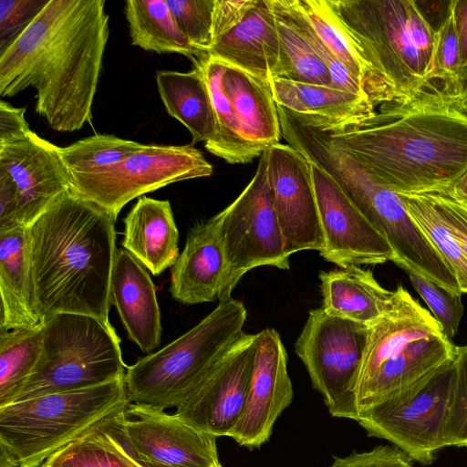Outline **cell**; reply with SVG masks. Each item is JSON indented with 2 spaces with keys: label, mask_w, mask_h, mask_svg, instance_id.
Wrapping results in <instances>:
<instances>
[{
  "label": "cell",
  "mask_w": 467,
  "mask_h": 467,
  "mask_svg": "<svg viewBox=\"0 0 467 467\" xmlns=\"http://www.w3.org/2000/svg\"><path fill=\"white\" fill-rule=\"evenodd\" d=\"M104 0H48L26 30L0 53V95L36 92V112L57 131L92 119L109 38Z\"/></svg>",
  "instance_id": "6da1fadb"
},
{
  "label": "cell",
  "mask_w": 467,
  "mask_h": 467,
  "mask_svg": "<svg viewBox=\"0 0 467 467\" xmlns=\"http://www.w3.org/2000/svg\"><path fill=\"white\" fill-rule=\"evenodd\" d=\"M334 135L397 193L447 192L467 172V114L434 83L371 115L325 119Z\"/></svg>",
  "instance_id": "7a4b0ae2"
},
{
  "label": "cell",
  "mask_w": 467,
  "mask_h": 467,
  "mask_svg": "<svg viewBox=\"0 0 467 467\" xmlns=\"http://www.w3.org/2000/svg\"><path fill=\"white\" fill-rule=\"evenodd\" d=\"M115 222L104 209L69 190L27 227L43 319L72 313L112 327L109 315L117 254Z\"/></svg>",
  "instance_id": "3957f363"
},
{
  "label": "cell",
  "mask_w": 467,
  "mask_h": 467,
  "mask_svg": "<svg viewBox=\"0 0 467 467\" xmlns=\"http://www.w3.org/2000/svg\"><path fill=\"white\" fill-rule=\"evenodd\" d=\"M455 356L456 347L432 315L398 285L391 307L368 327L355 387L335 417L355 420Z\"/></svg>",
  "instance_id": "277c9868"
},
{
  "label": "cell",
  "mask_w": 467,
  "mask_h": 467,
  "mask_svg": "<svg viewBox=\"0 0 467 467\" xmlns=\"http://www.w3.org/2000/svg\"><path fill=\"white\" fill-rule=\"evenodd\" d=\"M328 1L368 55L376 107L409 99L435 83L436 30L416 1Z\"/></svg>",
  "instance_id": "5b68a950"
},
{
  "label": "cell",
  "mask_w": 467,
  "mask_h": 467,
  "mask_svg": "<svg viewBox=\"0 0 467 467\" xmlns=\"http://www.w3.org/2000/svg\"><path fill=\"white\" fill-rule=\"evenodd\" d=\"M129 402L122 378L0 407V450L16 467H40L55 452L124 410Z\"/></svg>",
  "instance_id": "8992f818"
},
{
  "label": "cell",
  "mask_w": 467,
  "mask_h": 467,
  "mask_svg": "<svg viewBox=\"0 0 467 467\" xmlns=\"http://www.w3.org/2000/svg\"><path fill=\"white\" fill-rule=\"evenodd\" d=\"M195 327L160 350L127 367L130 402L177 408L201 379L245 336L244 305L224 296Z\"/></svg>",
  "instance_id": "52a82bcc"
},
{
  "label": "cell",
  "mask_w": 467,
  "mask_h": 467,
  "mask_svg": "<svg viewBox=\"0 0 467 467\" xmlns=\"http://www.w3.org/2000/svg\"><path fill=\"white\" fill-rule=\"evenodd\" d=\"M125 368L112 327L90 316L55 314L43 319L39 358L13 402L105 384L124 378Z\"/></svg>",
  "instance_id": "ba28073f"
},
{
  "label": "cell",
  "mask_w": 467,
  "mask_h": 467,
  "mask_svg": "<svg viewBox=\"0 0 467 467\" xmlns=\"http://www.w3.org/2000/svg\"><path fill=\"white\" fill-rule=\"evenodd\" d=\"M196 62L216 120L215 137L204 144L208 151L228 163L243 164L280 143V119L269 83L209 56Z\"/></svg>",
  "instance_id": "9c48e42d"
},
{
  "label": "cell",
  "mask_w": 467,
  "mask_h": 467,
  "mask_svg": "<svg viewBox=\"0 0 467 467\" xmlns=\"http://www.w3.org/2000/svg\"><path fill=\"white\" fill-rule=\"evenodd\" d=\"M455 358L355 420L368 436L387 440L410 460L427 465L446 445V426L455 381Z\"/></svg>",
  "instance_id": "30bf717a"
},
{
  "label": "cell",
  "mask_w": 467,
  "mask_h": 467,
  "mask_svg": "<svg viewBox=\"0 0 467 467\" xmlns=\"http://www.w3.org/2000/svg\"><path fill=\"white\" fill-rule=\"evenodd\" d=\"M267 151L259 158L247 186L215 216L225 255L223 295L229 296L241 278L259 266L290 268L289 255L274 208L268 183Z\"/></svg>",
  "instance_id": "8fae6325"
},
{
  "label": "cell",
  "mask_w": 467,
  "mask_h": 467,
  "mask_svg": "<svg viewBox=\"0 0 467 467\" xmlns=\"http://www.w3.org/2000/svg\"><path fill=\"white\" fill-rule=\"evenodd\" d=\"M213 166L192 145L149 144L122 161L70 175V191L94 202L116 221L131 200L173 182L209 177Z\"/></svg>",
  "instance_id": "7c38bea8"
},
{
  "label": "cell",
  "mask_w": 467,
  "mask_h": 467,
  "mask_svg": "<svg viewBox=\"0 0 467 467\" xmlns=\"http://www.w3.org/2000/svg\"><path fill=\"white\" fill-rule=\"evenodd\" d=\"M368 326L327 312L310 310L295 343L312 385L332 417L346 404L362 364Z\"/></svg>",
  "instance_id": "4fadbf2b"
},
{
  "label": "cell",
  "mask_w": 467,
  "mask_h": 467,
  "mask_svg": "<svg viewBox=\"0 0 467 467\" xmlns=\"http://www.w3.org/2000/svg\"><path fill=\"white\" fill-rule=\"evenodd\" d=\"M255 348L256 334H245L201 379L174 415L216 438L229 437L246 403Z\"/></svg>",
  "instance_id": "5bb4252c"
},
{
  "label": "cell",
  "mask_w": 467,
  "mask_h": 467,
  "mask_svg": "<svg viewBox=\"0 0 467 467\" xmlns=\"http://www.w3.org/2000/svg\"><path fill=\"white\" fill-rule=\"evenodd\" d=\"M310 166L324 238L320 255L340 268L394 262L385 236L334 179L314 162Z\"/></svg>",
  "instance_id": "9a60e30c"
},
{
  "label": "cell",
  "mask_w": 467,
  "mask_h": 467,
  "mask_svg": "<svg viewBox=\"0 0 467 467\" xmlns=\"http://www.w3.org/2000/svg\"><path fill=\"white\" fill-rule=\"evenodd\" d=\"M268 183L287 255L320 252L324 238L309 160L289 144L266 150Z\"/></svg>",
  "instance_id": "2e32d148"
},
{
  "label": "cell",
  "mask_w": 467,
  "mask_h": 467,
  "mask_svg": "<svg viewBox=\"0 0 467 467\" xmlns=\"http://www.w3.org/2000/svg\"><path fill=\"white\" fill-rule=\"evenodd\" d=\"M125 432L140 459L150 467H217L216 437L174 414L129 402L124 410Z\"/></svg>",
  "instance_id": "e0dca14e"
},
{
  "label": "cell",
  "mask_w": 467,
  "mask_h": 467,
  "mask_svg": "<svg viewBox=\"0 0 467 467\" xmlns=\"http://www.w3.org/2000/svg\"><path fill=\"white\" fill-rule=\"evenodd\" d=\"M294 396L287 370V354L279 333H256L254 363L243 414L229 437L250 450L265 443Z\"/></svg>",
  "instance_id": "ac0fdd59"
},
{
  "label": "cell",
  "mask_w": 467,
  "mask_h": 467,
  "mask_svg": "<svg viewBox=\"0 0 467 467\" xmlns=\"http://www.w3.org/2000/svg\"><path fill=\"white\" fill-rule=\"evenodd\" d=\"M0 168L13 179L18 193V222L28 227L70 190V174L59 147L31 131L0 146Z\"/></svg>",
  "instance_id": "d6986e66"
},
{
  "label": "cell",
  "mask_w": 467,
  "mask_h": 467,
  "mask_svg": "<svg viewBox=\"0 0 467 467\" xmlns=\"http://www.w3.org/2000/svg\"><path fill=\"white\" fill-rule=\"evenodd\" d=\"M171 274L170 292L181 304L196 305L221 298L226 264L215 216L189 231Z\"/></svg>",
  "instance_id": "ffe728a7"
},
{
  "label": "cell",
  "mask_w": 467,
  "mask_h": 467,
  "mask_svg": "<svg viewBox=\"0 0 467 467\" xmlns=\"http://www.w3.org/2000/svg\"><path fill=\"white\" fill-rule=\"evenodd\" d=\"M114 305L129 338L143 352L161 344V320L155 285L146 268L125 249H118L110 283Z\"/></svg>",
  "instance_id": "44dd1931"
},
{
  "label": "cell",
  "mask_w": 467,
  "mask_h": 467,
  "mask_svg": "<svg viewBox=\"0 0 467 467\" xmlns=\"http://www.w3.org/2000/svg\"><path fill=\"white\" fill-rule=\"evenodd\" d=\"M207 56L269 84L281 78L279 40L268 0H257L238 26L212 43Z\"/></svg>",
  "instance_id": "7402d4cb"
},
{
  "label": "cell",
  "mask_w": 467,
  "mask_h": 467,
  "mask_svg": "<svg viewBox=\"0 0 467 467\" xmlns=\"http://www.w3.org/2000/svg\"><path fill=\"white\" fill-rule=\"evenodd\" d=\"M0 330L34 328L42 324L26 226L0 231Z\"/></svg>",
  "instance_id": "603a6c76"
},
{
  "label": "cell",
  "mask_w": 467,
  "mask_h": 467,
  "mask_svg": "<svg viewBox=\"0 0 467 467\" xmlns=\"http://www.w3.org/2000/svg\"><path fill=\"white\" fill-rule=\"evenodd\" d=\"M179 232L171 203L146 195L124 219L122 246L153 275L172 267L179 257Z\"/></svg>",
  "instance_id": "cb8c5ba5"
},
{
  "label": "cell",
  "mask_w": 467,
  "mask_h": 467,
  "mask_svg": "<svg viewBox=\"0 0 467 467\" xmlns=\"http://www.w3.org/2000/svg\"><path fill=\"white\" fill-rule=\"evenodd\" d=\"M319 280L323 308L368 327L386 314L394 301L395 291L381 286L370 270L360 266L321 272Z\"/></svg>",
  "instance_id": "d4e9b609"
},
{
  "label": "cell",
  "mask_w": 467,
  "mask_h": 467,
  "mask_svg": "<svg viewBox=\"0 0 467 467\" xmlns=\"http://www.w3.org/2000/svg\"><path fill=\"white\" fill-rule=\"evenodd\" d=\"M280 49L283 78L331 87L329 72L315 42V30L297 0H268Z\"/></svg>",
  "instance_id": "484cf974"
},
{
  "label": "cell",
  "mask_w": 467,
  "mask_h": 467,
  "mask_svg": "<svg viewBox=\"0 0 467 467\" xmlns=\"http://www.w3.org/2000/svg\"><path fill=\"white\" fill-rule=\"evenodd\" d=\"M188 72L156 71V84L167 113L192 134V144L210 142L216 134V120L203 71L198 62Z\"/></svg>",
  "instance_id": "4316f807"
},
{
  "label": "cell",
  "mask_w": 467,
  "mask_h": 467,
  "mask_svg": "<svg viewBox=\"0 0 467 467\" xmlns=\"http://www.w3.org/2000/svg\"><path fill=\"white\" fill-rule=\"evenodd\" d=\"M270 87L277 106L299 115L338 121L369 116L376 110L368 98L330 86L275 78Z\"/></svg>",
  "instance_id": "83f0119b"
},
{
  "label": "cell",
  "mask_w": 467,
  "mask_h": 467,
  "mask_svg": "<svg viewBox=\"0 0 467 467\" xmlns=\"http://www.w3.org/2000/svg\"><path fill=\"white\" fill-rule=\"evenodd\" d=\"M125 16L132 46L159 54H180L192 63L207 56L182 34L166 0H128Z\"/></svg>",
  "instance_id": "f1b7e54d"
},
{
  "label": "cell",
  "mask_w": 467,
  "mask_h": 467,
  "mask_svg": "<svg viewBox=\"0 0 467 467\" xmlns=\"http://www.w3.org/2000/svg\"><path fill=\"white\" fill-rule=\"evenodd\" d=\"M314 30L364 86L376 107V80L370 59L358 39L347 28L328 0H297Z\"/></svg>",
  "instance_id": "f546056e"
},
{
  "label": "cell",
  "mask_w": 467,
  "mask_h": 467,
  "mask_svg": "<svg viewBox=\"0 0 467 467\" xmlns=\"http://www.w3.org/2000/svg\"><path fill=\"white\" fill-rule=\"evenodd\" d=\"M398 194L410 218L453 272L461 293H467V259L443 216L434 193Z\"/></svg>",
  "instance_id": "4dcf8cb0"
},
{
  "label": "cell",
  "mask_w": 467,
  "mask_h": 467,
  "mask_svg": "<svg viewBox=\"0 0 467 467\" xmlns=\"http://www.w3.org/2000/svg\"><path fill=\"white\" fill-rule=\"evenodd\" d=\"M43 322L34 328L0 330V407L14 401L39 358Z\"/></svg>",
  "instance_id": "1f68e13d"
},
{
  "label": "cell",
  "mask_w": 467,
  "mask_h": 467,
  "mask_svg": "<svg viewBox=\"0 0 467 467\" xmlns=\"http://www.w3.org/2000/svg\"><path fill=\"white\" fill-rule=\"evenodd\" d=\"M144 144L114 135L96 134L59 147L69 174L92 172L119 163L140 150Z\"/></svg>",
  "instance_id": "d6a6232c"
},
{
  "label": "cell",
  "mask_w": 467,
  "mask_h": 467,
  "mask_svg": "<svg viewBox=\"0 0 467 467\" xmlns=\"http://www.w3.org/2000/svg\"><path fill=\"white\" fill-rule=\"evenodd\" d=\"M433 81L454 98L462 89L459 48L451 1L447 16L436 29Z\"/></svg>",
  "instance_id": "836d02e7"
},
{
  "label": "cell",
  "mask_w": 467,
  "mask_h": 467,
  "mask_svg": "<svg viewBox=\"0 0 467 467\" xmlns=\"http://www.w3.org/2000/svg\"><path fill=\"white\" fill-rule=\"evenodd\" d=\"M411 285L430 308L443 334L451 340L456 335L463 313L461 296L451 292L428 278L405 271Z\"/></svg>",
  "instance_id": "e575fe53"
},
{
  "label": "cell",
  "mask_w": 467,
  "mask_h": 467,
  "mask_svg": "<svg viewBox=\"0 0 467 467\" xmlns=\"http://www.w3.org/2000/svg\"><path fill=\"white\" fill-rule=\"evenodd\" d=\"M175 23L190 44L207 54L212 39L214 0H166Z\"/></svg>",
  "instance_id": "d590c367"
},
{
  "label": "cell",
  "mask_w": 467,
  "mask_h": 467,
  "mask_svg": "<svg viewBox=\"0 0 467 467\" xmlns=\"http://www.w3.org/2000/svg\"><path fill=\"white\" fill-rule=\"evenodd\" d=\"M455 369L446 426V445L467 447V346L456 347Z\"/></svg>",
  "instance_id": "8d00e7d4"
},
{
  "label": "cell",
  "mask_w": 467,
  "mask_h": 467,
  "mask_svg": "<svg viewBox=\"0 0 467 467\" xmlns=\"http://www.w3.org/2000/svg\"><path fill=\"white\" fill-rule=\"evenodd\" d=\"M45 462L55 467H128L116 454L85 437L68 443Z\"/></svg>",
  "instance_id": "74e56055"
},
{
  "label": "cell",
  "mask_w": 467,
  "mask_h": 467,
  "mask_svg": "<svg viewBox=\"0 0 467 467\" xmlns=\"http://www.w3.org/2000/svg\"><path fill=\"white\" fill-rule=\"evenodd\" d=\"M124 410L102 421L83 437L116 454L128 467H150L138 455L125 432Z\"/></svg>",
  "instance_id": "f35d334b"
},
{
  "label": "cell",
  "mask_w": 467,
  "mask_h": 467,
  "mask_svg": "<svg viewBox=\"0 0 467 467\" xmlns=\"http://www.w3.org/2000/svg\"><path fill=\"white\" fill-rule=\"evenodd\" d=\"M48 0H0V53L31 24Z\"/></svg>",
  "instance_id": "ab89813d"
},
{
  "label": "cell",
  "mask_w": 467,
  "mask_h": 467,
  "mask_svg": "<svg viewBox=\"0 0 467 467\" xmlns=\"http://www.w3.org/2000/svg\"><path fill=\"white\" fill-rule=\"evenodd\" d=\"M330 467H412L410 459L399 448L378 446L348 456L335 457Z\"/></svg>",
  "instance_id": "60d3db41"
},
{
  "label": "cell",
  "mask_w": 467,
  "mask_h": 467,
  "mask_svg": "<svg viewBox=\"0 0 467 467\" xmlns=\"http://www.w3.org/2000/svg\"><path fill=\"white\" fill-rule=\"evenodd\" d=\"M256 3L257 0H214L213 42L238 26Z\"/></svg>",
  "instance_id": "b9f144b4"
},
{
  "label": "cell",
  "mask_w": 467,
  "mask_h": 467,
  "mask_svg": "<svg viewBox=\"0 0 467 467\" xmlns=\"http://www.w3.org/2000/svg\"><path fill=\"white\" fill-rule=\"evenodd\" d=\"M437 203L467 259V204L447 192H433Z\"/></svg>",
  "instance_id": "7bdbcfd3"
},
{
  "label": "cell",
  "mask_w": 467,
  "mask_h": 467,
  "mask_svg": "<svg viewBox=\"0 0 467 467\" xmlns=\"http://www.w3.org/2000/svg\"><path fill=\"white\" fill-rule=\"evenodd\" d=\"M26 109L0 101V146L26 137L32 130L25 119Z\"/></svg>",
  "instance_id": "ee69618b"
},
{
  "label": "cell",
  "mask_w": 467,
  "mask_h": 467,
  "mask_svg": "<svg viewBox=\"0 0 467 467\" xmlns=\"http://www.w3.org/2000/svg\"><path fill=\"white\" fill-rule=\"evenodd\" d=\"M18 193L11 176L0 168V231L22 226L18 222Z\"/></svg>",
  "instance_id": "f6af8a7d"
},
{
  "label": "cell",
  "mask_w": 467,
  "mask_h": 467,
  "mask_svg": "<svg viewBox=\"0 0 467 467\" xmlns=\"http://www.w3.org/2000/svg\"><path fill=\"white\" fill-rule=\"evenodd\" d=\"M457 36L460 78L462 88L467 81V0L451 1Z\"/></svg>",
  "instance_id": "bcb514c9"
},
{
  "label": "cell",
  "mask_w": 467,
  "mask_h": 467,
  "mask_svg": "<svg viewBox=\"0 0 467 467\" xmlns=\"http://www.w3.org/2000/svg\"><path fill=\"white\" fill-rule=\"evenodd\" d=\"M455 199L467 204V172H465L447 192Z\"/></svg>",
  "instance_id": "7dc6e473"
},
{
  "label": "cell",
  "mask_w": 467,
  "mask_h": 467,
  "mask_svg": "<svg viewBox=\"0 0 467 467\" xmlns=\"http://www.w3.org/2000/svg\"><path fill=\"white\" fill-rule=\"evenodd\" d=\"M457 105L459 108L467 114V81L465 82L462 91L455 98Z\"/></svg>",
  "instance_id": "c3c4849f"
},
{
  "label": "cell",
  "mask_w": 467,
  "mask_h": 467,
  "mask_svg": "<svg viewBox=\"0 0 467 467\" xmlns=\"http://www.w3.org/2000/svg\"><path fill=\"white\" fill-rule=\"evenodd\" d=\"M40 467H55V466L44 462Z\"/></svg>",
  "instance_id": "681fc988"
},
{
  "label": "cell",
  "mask_w": 467,
  "mask_h": 467,
  "mask_svg": "<svg viewBox=\"0 0 467 467\" xmlns=\"http://www.w3.org/2000/svg\"><path fill=\"white\" fill-rule=\"evenodd\" d=\"M218 467H223V465L221 464V465H219Z\"/></svg>",
  "instance_id": "f907efd6"
}]
</instances>
